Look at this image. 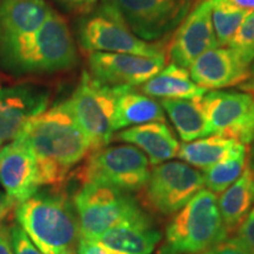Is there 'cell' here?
<instances>
[{
	"label": "cell",
	"instance_id": "6da1fadb",
	"mask_svg": "<svg viewBox=\"0 0 254 254\" xmlns=\"http://www.w3.org/2000/svg\"><path fill=\"white\" fill-rule=\"evenodd\" d=\"M13 141L33 155L40 187L60 189L91 152L66 101L32 119Z\"/></svg>",
	"mask_w": 254,
	"mask_h": 254
},
{
	"label": "cell",
	"instance_id": "d590c367",
	"mask_svg": "<svg viewBox=\"0 0 254 254\" xmlns=\"http://www.w3.org/2000/svg\"><path fill=\"white\" fill-rule=\"evenodd\" d=\"M221 1L246 11H254V0H221Z\"/></svg>",
	"mask_w": 254,
	"mask_h": 254
},
{
	"label": "cell",
	"instance_id": "484cf974",
	"mask_svg": "<svg viewBox=\"0 0 254 254\" xmlns=\"http://www.w3.org/2000/svg\"><path fill=\"white\" fill-rule=\"evenodd\" d=\"M212 2V25L218 46L230 45L236 36L240 25L245 20L250 12L246 9L234 7L221 0H211Z\"/></svg>",
	"mask_w": 254,
	"mask_h": 254
},
{
	"label": "cell",
	"instance_id": "52a82bcc",
	"mask_svg": "<svg viewBox=\"0 0 254 254\" xmlns=\"http://www.w3.org/2000/svg\"><path fill=\"white\" fill-rule=\"evenodd\" d=\"M205 189L204 173L184 161H165L152 166L147 182L138 192L141 206L160 217H172L199 190Z\"/></svg>",
	"mask_w": 254,
	"mask_h": 254
},
{
	"label": "cell",
	"instance_id": "44dd1931",
	"mask_svg": "<svg viewBox=\"0 0 254 254\" xmlns=\"http://www.w3.org/2000/svg\"><path fill=\"white\" fill-rule=\"evenodd\" d=\"M142 93L160 99L196 100L208 90L200 87L190 77L189 69L170 64L139 86Z\"/></svg>",
	"mask_w": 254,
	"mask_h": 254
},
{
	"label": "cell",
	"instance_id": "f546056e",
	"mask_svg": "<svg viewBox=\"0 0 254 254\" xmlns=\"http://www.w3.org/2000/svg\"><path fill=\"white\" fill-rule=\"evenodd\" d=\"M236 234L241 245L249 251L250 254H254V206L238 227Z\"/></svg>",
	"mask_w": 254,
	"mask_h": 254
},
{
	"label": "cell",
	"instance_id": "d6986e66",
	"mask_svg": "<svg viewBox=\"0 0 254 254\" xmlns=\"http://www.w3.org/2000/svg\"><path fill=\"white\" fill-rule=\"evenodd\" d=\"M51 12L45 0H0V41L37 31Z\"/></svg>",
	"mask_w": 254,
	"mask_h": 254
},
{
	"label": "cell",
	"instance_id": "f1b7e54d",
	"mask_svg": "<svg viewBox=\"0 0 254 254\" xmlns=\"http://www.w3.org/2000/svg\"><path fill=\"white\" fill-rule=\"evenodd\" d=\"M9 241L13 254H45L34 245L33 241L18 224L9 227Z\"/></svg>",
	"mask_w": 254,
	"mask_h": 254
},
{
	"label": "cell",
	"instance_id": "d4e9b609",
	"mask_svg": "<svg viewBox=\"0 0 254 254\" xmlns=\"http://www.w3.org/2000/svg\"><path fill=\"white\" fill-rule=\"evenodd\" d=\"M240 142L239 145L212 167L204 171L205 187L214 194H220L243 174L249 163V148Z\"/></svg>",
	"mask_w": 254,
	"mask_h": 254
},
{
	"label": "cell",
	"instance_id": "f35d334b",
	"mask_svg": "<svg viewBox=\"0 0 254 254\" xmlns=\"http://www.w3.org/2000/svg\"><path fill=\"white\" fill-rule=\"evenodd\" d=\"M252 78H254V60L250 66V79H252Z\"/></svg>",
	"mask_w": 254,
	"mask_h": 254
},
{
	"label": "cell",
	"instance_id": "603a6c76",
	"mask_svg": "<svg viewBox=\"0 0 254 254\" xmlns=\"http://www.w3.org/2000/svg\"><path fill=\"white\" fill-rule=\"evenodd\" d=\"M239 144V140L226 134L206 135V138L202 136L180 145L178 158L192 167L206 171L230 154Z\"/></svg>",
	"mask_w": 254,
	"mask_h": 254
},
{
	"label": "cell",
	"instance_id": "ab89813d",
	"mask_svg": "<svg viewBox=\"0 0 254 254\" xmlns=\"http://www.w3.org/2000/svg\"><path fill=\"white\" fill-rule=\"evenodd\" d=\"M62 254H78V252H77V250H75V249H69L67 251H65V252L62 253Z\"/></svg>",
	"mask_w": 254,
	"mask_h": 254
},
{
	"label": "cell",
	"instance_id": "83f0119b",
	"mask_svg": "<svg viewBox=\"0 0 254 254\" xmlns=\"http://www.w3.org/2000/svg\"><path fill=\"white\" fill-rule=\"evenodd\" d=\"M224 134L230 135L245 145H250L254 140V99L246 113Z\"/></svg>",
	"mask_w": 254,
	"mask_h": 254
},
{
	"label": "cell",
	"instance_id": "8992f818",
	"mask_svg": "<svg viewBox=\"0 0 254 254\" xmlns=\"http://www.w3.org/2000/svg\"><path fill=\"white\" fill-rule=\"evenodd\" d=\"M184 0H100L98 9L116 18L139 39L157 43L170 36L190 11Z\"/></svg>",
	"mask_w": 254,
	"mask_h": 254
},
{
	"label": "cell",
	"instance_id": "4fadbf2b",
	"mask_svg": "<svg viewBox=\"0 0 254 254\" xmlns=\"http://www.w3.org/2000/svg\"><path fill=\"white\" fill-rule=\"evenodd\" d=\"M50 91L23 84L0 88V141H13L24 127L49 106Z\"/></svg>",
	"mask_w": 254,
	"mask_h": 254
},
{
	"label": "cell",
	"instance_id": "2e32d148",
	"mask_svg": "<svg viewBox=\"0 0 254 254\" xmlns=\"http://www.w3.org/2000/svg\"><path fill=\"white\" fill-rule=\"evenodd\" d=\"M161 239L163 234L142 211L110 228L97 241L120 254H152Z\"/></svg>",
	"mask_w": 254,
	"mask_h": 254
},
{
	"label": "cell",
	"instance_id": "60d3db41",
	"mask_svg": "<svg viewBox=\"0 0 254 254\" xmlns=\"http://www.w3.org/2000/svg\"><path fill=\"white\" fill-rule=\"evenodd\" d=\"M184 1H189V2H193V0H184Z\"/></svg>",
	"mask_w": 254,
	"mask_h": 254
},
{
	"label": "cell",
	"instance_id": "7402d4cb",
	"mask_svg": "<svg viewBox=\"0 0 254 254\" xmlns=\"http://www.w3.org/2000/svg\"><path fill=\"white\" fill-rule=\"evenodd\" d=\"M218 206L227 234L236 233L254 206V174L249 163L236 182L220 193Z\"/></svg>",
	"mask_w": 254,
	"mask_h": 254
},
{
	"label": "cell",
	"instance_id": "4dcf8cb0",
	"mask_svg": "<svg viewBox=\"0 0 254 254\" xmlns=\"http://www.w3.org/2000/svg\"><path fill=\"white\" fill-rule=\"evenodd\" d=\"M200 254H250V252L234 237L226 238L221 243H219L218 245H215L212 249L205 251V252Z\"/></svg>",
	"mask_w": 254,
	"mask_h": 254
},
{
	"label": "cell",
	"instance_id": "8fae6325",
	"mask_svg": "<svg viewBox=\"0 0 254 254\" xmlns=\"http://www.w3.org/2000/svg\"><path fill=\"white\" fill-rule=\"evenodd\" d=\"M167 56L147 57L127 53H88V73L109 86H140L165 67Z\"/></svg>",
	"mask_w": 254,
	"mask_h": 254
},
{
	"label": "cell",
	"instance_id": "ffe728a7",
	"mask_svg": "<svg viewBox=\"0 0 254 254\" xmlns=\"http://www.w3.org/2000/svg\"><path fill=\"white\" fill-rule=\"evenodd\" d=\"M152 122H166L161 105L131 86H117L114 132Z\"/></svg>",
	"mask_w": 254,
	"mask_h": 254
},
{
	"label": "cell",
	"instance_id": "1f68e13d",
	"mask_svg": "<svg viewBox=\"0 0 254 254\" xmlns=\"http://www.w3.org/2000/svg\"><path fill=\"white\" fill-rule=\"evenodd\" d=\"M75 250H77L78 254H120L107 249L106 246H104L97 240L79 239Z\"/></svg>",
	"mask_w": 254,
	"mask_h": 254
},
{
	"label": "cell",
	"instance_id": "3957f363",
	"mask_svg": "<svg viewBox=\"0 0 254 254\" xmlns=\"http://www.w3.org/2000/svg\"><path fill=\"white\" fill-rule=\"evenodd\" d=\"M38 193L17 205L15 219L34 245L45 254L75 249L80 239L74 206L66 194Z\"/></svg>",
	"mask_w": 254,
	"mask_h": 254
},
{
	"label": "cell",
	"instance_id": "9c48e42d",
	"mask_svg": "<svg viewBox=\"0 0 254 254\" xmlns=\"http://www.w3.org/2000/svg\"><path fill=\"white\" fill-rule=\"evenodd\" d=\"M116 95L117 86L101 84L84 72L75 91L66 100L73 118L86 136L91 152L113 140Z\"/></svg>",
	"mask_w": 254,
	"mask_h": 254
},
{
	"label": "cell",
	"instance_id": "ac0fdd59",
	"mask_svg": "<svg viewBox=\"0 0 254 254\" xmlns=\"http://www.w3.org/2000/svg\"><path fill=\"white\" fill-rule=\"evenodd\" d=\"M253 99L254 93L250 92L222 90L209 91L196 99L207 135L224 134L246 113Z\"/></svg>",
	"mask_w": 254,
	"mask_h": 254
},
{
	"label": "cell",
	"instance_id": "d6a6232c",
	"mask_svg": "<svg viewBox=\"0 0 254 254\" xmlns=\"http://www.w3.org/2000/svg\"><path fill=\"white\" fill-rule=\"evenodd\" d=\"M64 7L73 12H88L98 0H58Z\"/></svg>",
	"mask_w": 254,
	"mask_h": 254
},
{
	"label": "cell",
	"instance_id": "cb8c5ba5",
	"mask_svg": "<svg viewBox=\"0 0 254 254\" xmlns=\"http://www.w3.org/2000/svg\"><path fill=\"white\" fill-rule=\"evenodd\" d=\"M160 105L184 142L207 135L204 116L195 100L161 99Z\"/></svg>",
	"mask_w": 254,
	"mask_h": 254
},
{
	"label": "cell",
	"instance_id": "ba28073f",
	"mask_svg": "<svg viewBox=\"0 0 254 254\" xmlns=\"http://www.w3.org/2000/svg\"><path fill=\"white\" fill-rule=\"evenodd\" d=\"M80 239L97 240L119 222L142 212L141 206L129 193L99 185L85 184L74 194Z\"/></svg>",
	"mask_w": 254,
	"mask_h": 254
},
{
	"label": "cell",
	"instance_id": "7c38bea8",
	"mask_svg": "<svg viewBox=\"0 0 254 254\" xmlns=\"http://www.w3.org/2000/svg\"><path fill=\"white\" fill-rule=\"evenodd\" d=\"M215 47L218 43L212 25V2L202 0L174 31L166 56L171 64L189 69L198 57Z\"/></svg>",
	"mask_w": 254,
	"mask_h": 254
},
{
	"label": "cell",
	"instance_id": "836d02e7",
	"mask_svg": "<svg viewBox=\"0 0 254 254\" xmlns=\"http://www.w3.org/2000/svg\"><path fill=\"white\" fill-rule=\"evenodd\" d=\"M14 206L17 205H15L5 193H2L1 190H0V227L4 226L5 220L8 218L9 212H11V209L13 208Z\"/></svg>",
	"mask_w": 254,
	"mask_h": 254
},
{
	"label": "cell",
	"instance_id": "4316f807",
	"mask_svg": "<svg viewBox=\"0 0 254 254\" xmlns=\"http://www.w3.org/2000/svg\"><path fill=\"white\" fill-rule=\"evenodd\" d=\"M228 47L233 50L243 63L250 67L254 60V11L250 12L240 25Z\"/></svg>",
	"mask_w": 254,
	"mask_h": 254
},
{
	"label": "cell",
	"instance_id": "5bb4252c",
	"mask_svg": "<svg viewBox=\"0 0 254 254\" xmlns=\"http://www.w3.org/2000/svg\"><path fill=\"white\" fill-rule=\"evenodd\" d=\"M190 77L206 90L240 85L250 79V67L230 47H215L198 57L190 66Z\"/></svg>",
	"mask_w": 254,
	"mask_h": 254
},
{
	"label": "cell",
	"instance_id": "30bf717a",
	"mask_svg": "<svg viewBox=\"0 0 254 254\" xmlns=\"http://www.w3.org/2000/svg\"><path fill=\"white\" fill-rule=\"evenodd\" d=\"M78 40L85 52L127 53L147 57L166 56L161 41L147 43L139 39L116 18L95 9L79 21Z\"/></svg>",
	"mask_w": 254,
	"mask_h": 254
},
{
	"label": "cell",
	"instance_id": "7a4b0ae2",
	"mask_svg": "<svg viewBox=\"0 0 254 254\" xmlns=\"http://www.w3.org/2000/svg\"><path fill=\"white\" fill-rule=\"evenodd\" d=\"M74 38L56 11L37 31L0 41V63L13 73H57L78 65Z\"/></svg>",
	"mask_w": 254,
	"mask_h": 254
},
{
	"label": "cell",
	"instance_id": "8d00e7d4",
	"mask_svg": "<svg viewBox=\"0 0 254 254\" xmlns=\"http://www.w3.org/2000/svg\"><path fill=\"white\" fill-rule=\"evenodd\" d=\"M239 88L244 92H250V93H254V78L244 81L243 84L239 85Z\"/></svg>",
	"mask_w": 254,
	"mask_h": 254
},
{
	"label": "cell",
	"instance_id": "9a60e30c",
	"mask_svg": "<svg viewBox=\"0 0 254 254\" xmlns=\"http://www.w3.org/2000/svg\"><path fill=\"white\" fill-rule=\"evenodd\" d=\"M0 184L15 205L33 195L40 187L33 155L15 141L0 151Z\"/></svg>",
	"mask_w": 254,
	"mask_h": 254
},
{
	"label": "cell",
	"instance_id": "e575fe53",
	"mask_svg": "<svg viewBox=\"0 0 254 254\" xmlns=\"http://www.w3.org/2000/svg\"><path fill=\"white\" fill-rule=\"evenodd\" d=\"M0 254H13L11 249V241H9V227H0Z\"/></svg>",
	"mask_w": 254,
	"mask_h": 254
},
{
	"label": "cell",
	"instance_id": "74e56055",
	"mask_svg": "<svg viewBox=\"0 0 254 254\" xmlns=\"http://www.w3.org/2000/svg\"><path fill=\"white\" fill-rule=\"evenodd\" d=\"M249 165L254 174V140L250 144V150H249Z\"/></svg>",
	"mask_w": 254,
	"mask_h": 254
},
{
	"label": "cell",
	"instance_id": "b9f144b4",
	"mask_svg": "<svg viewBox=\"0 0 254 254\" xmlns=\"http://www.w3.org/2000/svg\"><path fill=\"white\" fill-rule=\"evenodd\" d=\"M0 151H1V141H0Z\"/></svg>",
	"mask_w": 254,
	"mask_h": 254
},
{
	"label": "cell",
	"instance_id": "5b68a950",
	"mask_svg": "<svg viewBox=\"0 0 254 254\" xmlns=\"http://www.w3.org/2000/svg\"><path fill=\"white\" fill-rule=\"evenodd\" d=\"M86 158L77 172L81 185L99 184L129 194L142 189L152 168L144 152L129 144L107 145Z\"/></svg>",
	"mask_w": 254,
	"mask_h": 254
},
{
	"label": "cell",
	"instance_id": "e0dca14e",
	"mask_svg": "<svg viewBox=\"0 0 254 254\" xmlns=\"http://www.w3.org/2000/svg\"><path fill=\"white\" fill-rule=\"evenodd\" d=\"M113 139L138 147L152 166L178 157L180 144L166 122H152L116 132Z\"/></svg>",
	"mask_w": 254,
	"mask_h": 254
},
{
	"label": "cell",
	"instance_id": "277c9868",
	"mask_svg": "<svg viewBox=\"0 0 254 254\" xmlns=\"http://www.w3.org/2000/svg\"><path fill=\"white\" fill-rule=\"evenodd\" d=\"M228 238L218 196L202 189L168 222L158 254H200Z\"/></svg>",
	"mask_w": 254,
	"mask_h": 254
}]
</instances>
